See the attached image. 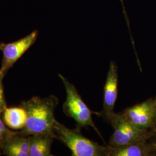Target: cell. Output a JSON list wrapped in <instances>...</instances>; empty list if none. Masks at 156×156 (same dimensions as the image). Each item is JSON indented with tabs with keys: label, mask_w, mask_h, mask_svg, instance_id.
Returning a JSON list of instances; mask_svg holds the SVG:
<instances>
[{
	"label": "cell",
	"mask_w": 156,
	"mask_h": 156,
	"mask_svg": "<svg viewBox=\"0 0 156 156\" xmlns=\"http://www.w3.org/2000/svg\"><path fill=\"white\" fill-rule=\"evenodd\" d=\"M58 104V98L53 95L46 98L33 97L22 102L20 106L26 112L27 121L25 127L20 131V134L26 136L35 134H51L55 138L53 132L56 121L55 111Z\"/></svg>",
	"instance_id": "6da1fadb"
},
{
	"label": "cell",
	"mask_w": 156,
	"mask_h": 156,
	"mask_svg": "<svg viewBox=\"0 0 156 156\" xmlns=\"http://www.w3.org/2000/svg\"><path fill=\"white\" fill-rule=\"evenodd\" d=\"M53 132L55 138L62 142L71 151L73 156H109L110 147L104 146L84 137L80 127L67 128L57 120Z\"/></svg>",
	"instance_id": "7a4b0ae2"
},
{
	"label": "cell",
	"mask_w": 156,
	"mask_h": 156,
	"mask_svg": "<svg viewBox=\"0 0 156 156\" xmlns=\"http://www.w3.org/2000/svg\"><path fill=\"white\" fill-rule=\"evenodd\" d=\"M58 77L62 80L66 91V100L63 104L64 113L68 117L73 119L77 123L79 127H91L103 139L93 122L92 112L82 100L75 86L62 74L59 73Z\"/></svg>",
	"instance_id": "3957f363"
},
{
	"label": "cell",
	"mask_w": 156,
	"mask_h": 156,
	"mask_svg": "<svg viewBox=\"0 0 156 156\" xmlns=\"http://www.w3.org/2000/svg\"><path fill=\"white\" fill-rule=\"evenodd\" d=\"M108 122L111 124L114 129L108 145L111 147L147 142V140L154 133L148 131H142L136 128L128 121L122 113H115Z\"/></svg>",
	"instance_id": "277c9868"
},
{
	"label": "cell",
	"mask_w": 156,
	"mask_h": 156,
	"mask_svg": "<svg viewBox=\"0 0 156 156\" xmlns=\"http://www.w3.org/2000/svg\"><path fill=\"white\" fill-rule=\"evenodd\" d=\"M38 31L34 30L26 37L15 42L5 44L1 42L0 50L2 52V60L0 72L4 76L14 64L30 49L37 39Z\"/></svg>",
	"instance_id": "5b68a950"
},
{
	"label": "cell",
	"mask_w": 156,
	"mask_h": 156,
	"mask_svg": "<svg viewBox=\"0 0 156 156\" xmlns=\"http://www.w3.org/2000/svg\"><path fill=\"white\" fill-rule=\"evenodd\" d=\"M103 108L100 112H95L97 116L102 117L107 122L115 112L114 108L117 100L118 94V73L117 66L115 62H110L104 86Z\"/></svg>",
	"instance_id": "8992f818"
},
{
	"label": "cell",
	"mask_w": 156,
	"mask_h": 156,
	"mask_svg": "<svg viewBox=\"0 0 156 156\" xmlns=\"http://www.w3.org/2000/svg\"><path fill=\"white\" fill-rule=\"evenodd\" d=\"M153 102L154 99H148L143 102L128 108L122 113L136 128L147 131L154 125Z\"/></svg>",
	"instance_id": "52a82bcc"
},
{
	"label": "cell",
	"mask_w": 156,
	"mask_h": 156,
	"mask_svg": "<svg viewBox=\"0 0 156 156\" xmlns=\"http://www.w3.org/2000/svg\"><path fill=\"white\" fill-rule=\"evenodd\" d=\"M0 147L4 154L8 156H29L28 136L20 131L5 136L0 141Z\"/></svg>",
	"instance_id": "ba28073f"
},
{
	"label": "cell",
	"mask_w": 156,
	"mask_h": 156,
	"mask_svg": "<svg viewBox=\"0 0 156 156\" xmlns=\"http://www.w3.org/2000/svg\"><path fill=\"white\" fill-rule=\"evenodd\" d=\"M109 147V156H148L156 153L151 144H147L146 142Z\"/></svg>",
	"instance_id": "9c48e42d"
},
{
	"label": "cell",
	"mask_w": 156,
	"mask_h": 156,
	"mask_svg": "<svg viewBox=\"0 0 156 156\" xmlns=\"http://www.w3.org/2000/svg\"><path fill=\"white\" fill-rule=\"evenodd\" d=\"M53 135L48 134H35L28 136L29 156H52L51 147L53 140Z\"/></svg>",
	"instance_id": "30bf717a"
},
{
	"label": "cell",
	"mask_w": 156,
	"mask_h": 156,
	"mask_svg": "<svg viewBox=\"0 0 156 156\" xmlns=\"http://www.w3.org/2000/svg\"><path fill=\"white\" fill-rule=\"evenodd\" d=\"M4 122L14 129H22L26 126L27 114L21 106L6 108L3 112Z\"/></svg>",
	"instance_id": "8fae6325"
},
{
	"label": "cell",
	"mask_w": 156,
	"mask_h": 156,
	"mask_svg": "<svg viewBox=\"0 0 156 156\" xmlns=\"http://www.w3.org/2000/svg\"><path fill=\"white\" fill-rule=\"evenodd\" d=\"M4 76H5L0 72V115L1 113H3L4 111L7 108L4 93V87L2 83V80Z\"/></svg>",
	"instance_id": "7c38bea8"
},
{
	"label": "cell",
	"mask_w": 156,
	"mask_h": 156,
	"mask_svg": "<svg viewBox=\"0 0 156 156\" xmlns=\"http://www.w3.org/2000/svg\"><path fill=\"white\" fill-rule=\"evenodd\" d=\"M0 131H2L4 134L6 136L11 135L15 133V131H11L9 129L6 128L4 123L1 120V119H0Z\"/></svg>",
	"instance_id": "4fadbf2b"
},
{
	"label": "cell",
	"mask_w": 156,
	"mask_h": 156,
	"mask_svg": "<svg viewBox=\"0 0 156 156\" xmlns=\"http://www.w3.org/2000/svg\"><path fill=\"white\" fill-rule=\"evenodd\" d=\"M153 121L154 124L156 123V98L154 99V102H153Z\"/></svg>",
	"instance_id": "5bb4252c"
},
{
	"label": "cell",
	"mask_w": 156,
	"mask_h": 156,
	"mask_svg": "<svg viewBox=\"0 0 156 156\" xmlns=\"http://www.w3.org/2000/svg\"><path fill=\"white\" fill-rule=\"evenodd\" d=\"M5 136H6L4 134L2 131H0V141L3 140Z\"/></svg>",
	"instance_id": "9a60e30c"
},
{
	"label": "cell",
	"mask_w": 156,
	"mask_h": 156,
	"mask_svg": "<svg viewBox=\"0 0 156 156\" xmlns=\"http://www.w3.org/2000/svg\"><path fill=\"white\" fill-rule=\"evenodd\" d=\"M151 131H152V132H153L154 133H156V123L154 124L152 128H151Z\"/></svg>",
	"instance_id": "2e32d148"
},
{
	"label": "cell",
	"mask_w": 156,
	"mask_h": 156,
	"mask_svg": "<svg viewBox=\"0 0 156 156\" xmlns=\"http://www.w3.org/2000/svg\"><path fill=\"white\" fill-rule=\"evenodd\" d=\"M151 145H152V146H153V149H154V150L155 152L156 153V142H154V143L151 144Z\"/></svg>",
	"instance_id": "e0dca14e"
},
{
	"label": "cell",
	"mask_w": 156,
	"mask_h": 156,
	"mask_svg": "<svg viewBox=\"0 0 156 156\" xmlns=\"http://www.w3.org/2000/svg\"><path fill=\"white\" fill-rule=\"evenodd\" d=\"M0 44H1V42H0Z\"/></svg>",
	"instance_id": "ac0fdd59"
}]
</instances>
